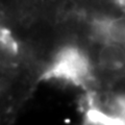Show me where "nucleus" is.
Instances as JSON below:
<instances>
[{"label":"nucleus","mask_w":125,"mask_h":125,"mask_svg":"<svg viewBox=\"0 0 125 125\" xmlns=\"http://www.w3.org/2000/svg\"><path fill=\"white\" fill-rule=\"evenodd\" d=\"M98 64L106 71H119L125 66V49L121 44L105 43L99 50Z\"/></svg>","instance_id":"3"},{"label":"nucleus","mask_w":125,"mask_h":125,"mask_svg":"<svg viewBox=\"0 0 125 125\" xmlns=\"http://www.w3.org/2000/svg\"><path fill=\"white\" fill-rule=\"evenodd\" d=\"M113 1L120 7H125V0H113Z\"/></svg>","instance_id":"7"},{"label":"nucleus","mask_w":125,"mask_h":125,"mask_svg":"<svg viewBox=\"0 0 125 125\" xmlns=\"http://www.w3.org/2000/svg\"><path fill=\"white\" fill-rule=\"evenodd\" d=\"M0 44H1L2 50L11 55H16L19 51L18 43L13 37V33L4 27H2L0 30Z\"/></svg>","instance_id":"5"},{"label":"nucleus","mask_w":125,"mask_h":125,"mask_svg":"<svg viewBox=\"0 0 125 125\" xmlns=\"http://www.w3.org/2000/svg\"><path fill=\"white\" fill-rule=\"evenodd\" d=\"M85 120L96 125H125V121L117 114L105 113L98 107H91L85 113Z\"/></svg>","instance_id":"4"},{"label":"nucleus","mask_w":125,"mask_h":125,"mask_svg":"<svg viewBox=\"0 0 125 125\" xmlns=\"http://www.w3.org/2000/svg\"><path fill=\"white\" fill-rule=\"evenodd\" d=\"M92 30L103 44H125V17L97 18L92 22Z\"/></svg>","instance_id":"2"},{"label":"nucleus","mask_w":125,"mask_h":125,"mask_svg":"<svg viewBox=\"0 0 125 125\" xmlns=\"http://www.w3.org/2000/svg\"><path fill=\"white\" fill-rule=\"evenodd\" d=\"M92 77L89 57L75 46H65L53 56L41 75L45 81H64L73 85H83Z\"/></svg>","instance_id":"1"},{"label":"nucleus","mask_w":125,"mask_h":125,"mask_svg":"<svg viewBox=\"0 0 125 125\" xmlns=\"http://www.w3.org/2000/svg\"><path fill=\"white\" fill-rule=\"evenodd\" d=\"M116 114L119 115L125 121V96H119L115 99Z\"/></svg>","instance_id":"6"}]
</instances>
